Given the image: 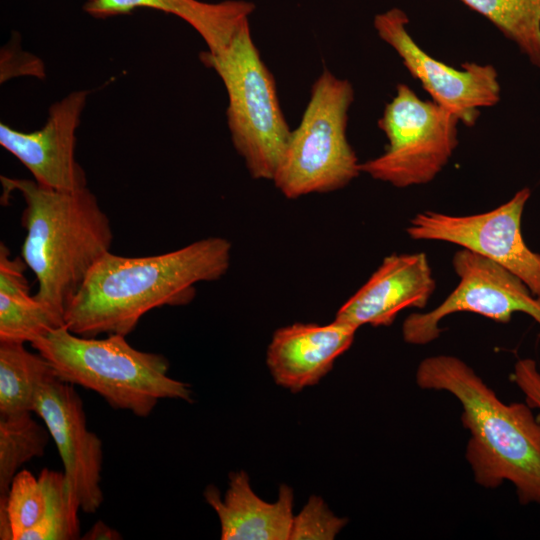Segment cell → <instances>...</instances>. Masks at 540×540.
<instances>
[{"label": "cell", "instance_id": "cell-1", "mask_svg": "<svg viewBox=\"0 0 540 540\" xmlns=\"http://www.w3.org/2000/svg\"><path fill=\"white\" fill-rule=\"evenodd\" d=\"M232 245L223 237L197 240L174 251L141 257L106 253L90 270L64 314L74 334L127 336L154 308L189 304L196 285L223 277Z\"/></svg>", "mask_w": 540, "mask_h": 540}, {"label": "cell", "instance_id": "cell-2", "mask_svg": "<svg viewBox=\"0 0 540 540\" xmlns=\"http://www.w3.org/2000/svg\"><path fill=\"white\" fill-rule=\"evenodd\" d=\"M415 382L424 390L453 395L470 437L465 457L474 480L486 489L510 482L521 505H540V418L526 402H503L462 359L424 358Z\"/></svg>", "mask_w": 540, "mask_h": 540}, {"label": "cell", "instance_id": "cell-3", "mask_svg": "<svg viewBox=\"0 0 540 540\" xmlns=\"http://www.w3.org/2000/svg\"><path fill=\"white\" fill-rule=\"evenodd\" d=\"M0 181L3 199L18 191L25 202L21 258L36 277L35 298L64 320L90 270L110 251V220L87 187L60 191L3 175Z\"/></svg>", "mask_w": 540, "mask_h": 540}, {"label": "cell", "instance_id": "cell-4", "mask_svg": "<svg viewBox=\"0 0 540 540\" xmlns=\"http://www.w3.org/2000/svg\"><path fill=\"white\" fill-rule=\"evenodd\" d=\"M31 345L60 380L97 393L114 409L148 417L160 400L192 401L190 386L168 375L166 357L132 347L124 335L83 337L62 326Z\"/></svg>", "mask_w": 540, "mask_h": 540}, {"label": "cell", "instance_id": "cell-5", "mask_svg": "<svg viewBox=\"0 0 540 540\" xmlns=\"http://www.w3.org/2000/svg\"><path fill=\"white\" fill-rule=\"evenodd\" d=\"M199 59L224 84L231 140L249 174L256 180L272 181L292 130L282 112L274 77L252 39L249 22L224 49L202 51Z\"/></svg>", "mask_w": 540, "mask_h": 540}, {"label": "cell", "instance_id": "cell-6", "mask_svg": "<svg viewBox=\"0 0 540 540\" xmlns=\"http://www.w3.org/2000/svg\"><path fill=\"white\" fill-rule=\"evenodd\" d=\"M353 101L350 81L324 68L311 87L300 123L291 131L272 179L284 197L333 192L361 173L346 133Z\"/></svg>", "mask_w": 540, "mask_h": 540}, {"label": "cell", "instance_id": "cell-7", "mask_svg": "<svg viewBox=\"0 0 540 540\" xmlns=\"http://www.w3.org/2000/svg\"><path fill=\"white\" fill-rule=\"evenodd\" d=\"M459 124L453 113L399 83L378 120L388 145L381 155L360 163V171L397 188L429 183L452 157Z\"/></svg>", "mask_w": 540, "mask_h": 540}, {"label": "cell", "instance_id": "cell-8", "mask_svg": "<svg viewBox=\"0 0 540 540\" xmlns=\"http://www.w3.org/2000/svg\"><path fill=\"white\" fill-rule=\"evenodd\" d=\"M459 282L440 305L410 314L403 322L406 343L426 345L441 334V321L454 313L471 312L507 323L521 312L540 325V298L513 273L490 259L462 248L452 259Z\"/></svg>", "mask_w": 540, "mask_h": 540}, {"label": "cell", "instance_id": "cell-9", "mask_svg": "<svg viewBox=\"0 0 540 540\" xmlns=\"http://www.w3.org/2000/svg\"><path fill=\"white\" fill-rule=\"evenodd\" d=\"M529 188L490 211L472 215H449L425 211L413 217L406 229L414 240L452 243L501 265L540 298V254L525 243L521 223Z\"/></svg>", "mask_w": 540, "mask_h": 540}, {"label": "cell", "instance_id": "cell-10", "mask_svg": "<svg viewBox=\"0 0 540 540\" xmlns=\"http://www.w3.org/2000/svg\"><path fill=\"white\" fill-rule=\"evenodd\" d=\"M409 18L394 7L375 15L374 29L381 40L401 58L431 100L453 113L466 126H473L482 108L496 105L501 86L496 68L490 64L465 62L455 68L430 56L408 31Z\"/></svg>", "mask_w": 540, "mask_h": 540}, {"label": "cell", "instance_id": "cell-11", "mask_svg": "<svg viewBox=\"0 0 540 540\" xmlns=\"http://www.w3.org/2000/svg\"><path fill=\"white\" fill-rule=\"evenodd\" d=\"M33 413L43 420L57 447L80 510L95 513L104 498L102 441L88 429L83 401L74 385L57 376L44 382L37 391Z\"/></svg>", "mask_w": 540, "mask_h": 540}, {"label": "cell", "instance_id": "cell-12", "mask_svg": "<svg viewBox=\"0 0 540 540\" xmlns=\"http://www.w3.org/2000/svg\"><path fill=\"white\" fill-rule=\"evenodd\" d=\"M89 92L69 93L49 108L42 128L25 132L0 123V144L15 156L41 186L76 191L87 187L84 169L76 160V131Z\"/></svg>", "mask_w": 540, "mask_h": 540}, {"label": "cell", "instance_id": "cell-13", "mask_svg": "<svg viewBox=\"0 0 540 540\" xmlns=\"http://www.w3.org/2000/svg\"><path fill=\"white\" fill-rule=\"evenodd\" d=\"M435 289L425 253L386 256L369 279L338 309L334 320L357 330L390 326L406 308H424Z\"/></svg>", "mask_w": 540, "mask_h": 540}, {"label": "cell", "instance_id": "cell-14", "mask_svg": "<svg viewBox=\"0 0 540 540\" xmlns=\"http://www.w3.org/2000/svg\"><path fill=\"white\" fill-rule=\"evenodd\" d=\"M356 331L336 320L326 325L294 323L277 329L266 354L274 381L294 393L317 384L351 347Z\"/></svg>", "mask_w": 540, "mask_h": 540}, {"label": "cell", "instance_id": "cell-15", "mask_svg": "<svg viewBox=\"0 0 540 540\" xmlns=\"http://www.w3.org/2000/svg\"><path fill=\"white\" fill-rule=\"evenodd\" d=\"M204 498L218 516L222 540L290 539L294 494L287 485L280 486L275 502H266L254 492L246 472H232L223 497L210 485Z\"/></svg>", "mask_w": 540, "mask_h": 540}, {"label": "cell", "instance_id": "cell-16", "mask_svg": "<svg viewBox=\"0 0 540 540\" xmlns=\"http://www.w3.org/2000/svg\"><path fill=\"white\" fill-rule=\"evenodd\" d=\"M138 8H149L175 15L188 23L205 41L207 50L218 52L248 21L255 5L244 0L209 3L200 0H92L83 9L94 18L126 15Z\"/></svg>", "mask_w": 540, "mask_h": 540}, {"label": "cell", "instance_id": "cell-17", "mask_svg": "<svg viewBox=\"0 0 540 540\" xmlns=\"http://www.w3.org/2000/svg\"><path fill=\"white\" fill-rule=\"evenodd\" d=\"M26 267L22 258H11L7 246L0 244V342L32 344L65 326L62 318L30 294Z\"/></svg>", "mask_w": 540, "mask_h": 540}, {"label": "cell", "instance_id": "cell-18", "mask_svg": "<svg viewBox=\"0 0 540 540\" xmlns=\"http://www.w3.org/2000/svg\"><path fill=\"white\" fill-rule=\"evenodd\" d=\"M54 376L40 353L23 343L0 342V416L33 413L39 387Z\"/></svg>", "mask_w": 540, "mask_h": 540}, {"label": "cell", "instance_id": "cell-19", "mask_svg": "<svg viewBox=\"0 0 540 540\" xmlns=\"http://www.w3.org/2000/svg\"><path fill=\"white\" fill-rule=\"evenodd\" d=\"M490 21L540 69V0H461Z\"/></svg>", "mask_w": 540, "mask_h": 540}, {"label": "cell", "instance_id": "cell-20", "mask_svg": "<svg viewBox=\"0 0 540 540\" xmlns=\"http://www.w3.org/2000/svg\"><path fill=\"white\" fill-rule=\"evenodd\" d=\"M31 413L0 416V496L23 464L44 455L50 434Z\"/></svg>", "mask_w": 540, "mask_h": 540}, {"label": "cell", "instance_id": "cell-21", "mask_svg": "<svg viewBox=\"0 0 540 540\" xmlns=\"http://www.w3.org/2000/svg\"><path fill=\"white\" fill-rule=\"evenodd\" d=\"M47 495L42 519L25 531L19 540H74L80 537L79 503L64 472L44 468L40 474Z\"/></svg>", "mask_w": 540, "mask_h": 540}, {"label": "cell", "instance_id": "cell-22", "mask_svg": "<svg viewBox=\"0 0 540 540\" xmlns=\"http://www.w3.org/2000/svg\"><path fill=\"white\" fill-rule=\"evenodd\" d=\"M46 504V489L40 477L25 469L18 471L7 495L0 496V508L7 515L13 540H19L42 519Z\"/></svg>", "mask_w": 540, "mask_h": 540}, {"label": "cell", "instance_id": "cell-23", "mask_svg": "<svg viewBox=\"0 0 540 540\" xmlns=\"http://www.w3.org/2000/svg\"><path fill=\"white\" fill-rule=\"evenodd\" d=\"M348 520L336 516L319 497L312 495L302 510L294 515L291 540H332Z\"/></svg>", "mask_w": 540, "mask_h": 540}, {"label": "cell", "instance_id": "cell-24", "mask_svg": "<svg viewBox=\"0 0 540 540\" xmlns=\"http://www.w3.org/2000/svg\"><path fill=\"white\" fill-rule=\"evenodd\" d=\"M513 380L526 397V402L533 408H540V371L533 359L517 361Z\"/></svg>", "mask_w": 540, "mask_h": 540}, {"label": "cell", "instance_id": "cell-25", "mask_svg": "<svg viewBox=\"0 0 540 540\" xmlns=\"http://www.w3.org/2000/svg\"><path fill=\"white\" fill-rule=\"evenodd\" d=\"M82 538L87 540H115L122 537L117 530L109 527L103 521H98Z\"/></svg>", "mask_w": 540, "mask_h": 540}, {"label": "cell", "instance_id": "cell-26", "mask_svg": "<svg viewBox=\"0 0 540 540\" xmlns=\"http://www.w3.org/2000/svg\"><path fill=\"white\" fill-rule=\"evenodd\" d=\"M86 1H92V0H86Z\"/></svg>", "mask_w": 540, "mask_h": 540}]
</instances>
